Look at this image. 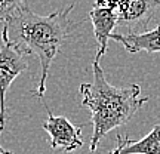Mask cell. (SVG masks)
I'll return each mask as SVG.
<instances>
[{
	"label": "cell",
	"instance_id": "1",
	"mask_svg": "<svg viewBox=\"0 0 160 154\" xmlns=\"http://www.w3.org/2000/svg\"><path fill=\"white\" fill-rule=\"evenodd\" d=\"M73 9L74 3L51 12L49 15H37L28 5H24L3 24L2 39L8 40L15 49L27 57L34 55L39 59L40 79L34 95L40 99L46 92V82L53 59L77 25L70 19V12Z\"/></svg>",
	"mask_w": 160,
	"mask_h": 154
},
{
	"label": "cell",
	"instance_id": "2",
	"mask_svg": "<svg viewBox=\"0 0 160 154\" xmlns=\"http://www.w3.org/2000/svg\"><path fill=\"white\" fill-rule=\"evenodd\" d=\"M93 80L91 83H82L79 92L82 95V105L89 110L93 126L89 148L93 153L108 132L126 125L137 114L148 97L141 95V86L132 83L128 86H113L105 79L102 67L98 61L92 62Z\"/></svg>",
	"mask_w": 160,
	"mask_h": 154
},
{
	"label": "cell",
	"instance_id": "3",
	"mask_svg": "<svg viewBox=\"0 0 160 154\" xmlns=\"http://www.w3.org/2000/svg\"><path fill=\"white\" fill-rule=\"evenodd\" d=\"M0 49V125H6V93L12 82L30 67L28 57L15 49L8 40L2 39Z\"/></svg>",
	"mask_w": 160,
	"mask_h": 154
},
{
	"label": "cell",
	"instance_id": "4",
	"mask_svg": "<svg viewBox=\"0 0 160 154\" xmlns=\"http://www.w3.org/2000/svg\"><path fill=\"white\" fill-rule=\"evenodd\" d=\"M46 107V105H45ZM48 119L42 123V127L49 135V145L52 150H62L65 153H73L83 147L82 129L83 126H76L65 116L52 114L49 107H46Z\"/></svg>",
	"mask_w": 160,
	"mask_h": 154
},
{
	"label": "cell",
	"instance_id": "5",
	"mask_svg": "<svg viewBox=\"0 0 160 154\" xmlns=\"http://www.w3.org/2000/svg\"><path fill=\"white\" fill-rule=\"evenodd\" d=\"M160 0H128L117 11V25H126L132 30L144 28L154 18Z\"/></svg>",
	"mask_w": 160,
	"mask_h": 154
},
{
	"label": "cell",
	"instance_id": "6",
	"mask_svg": "<svg viewBox=\"0 0 160 154\" xmlns=\"http://www.w3.org/2000/svg\"><path fill=\"white\" fill-rule=\"evenodd\" d=\"M89 19L93 27V34L97 40V55L93 61H98L105 55L108 49V40L113 34L114 28L117 27V12L111 9H104V7H92L89 12Z\"/></svg>",
	"mask_w": 160,
	"mask_h": 154
},
{
	"label": "cell",
	"instance_id": "7",
	"mask_svg": "<svg viewBox=\"0 0 160 154\" xmlns=\"http://www.w3.org/2000/svg\"><path fill=\"white\" fill-rule=\"evenodd\" d=\"M110 39L123 45V47L129 53H137L142 51L148 53L160 52V24L156 28L145 33H128V34L113 33Z\"/></svg>",
	"mask_w": 160,
	"mask_h": 154
},
{
	"label": "cell",
	"instance_id": "8",
	"mask_svg": "<svg viewBox=\"0 0 160 154\" xmlns=\"http://www.w3.org/2000/svg\"><path fill=\"white\" fill-rule=\"evenodd\" d=\"M108 154H160V125H156L148 135L141 139L117 137V145Z\"/></svg>",
	"mask_w": 160,
	"mask_h": 154
},
{
	"label": "cell",
	"instance_id": "9",
	"mask_svg": "<svg viewBox=\"0 0 160 154\" xmlns=\"http://www.w3.org/2000/svg\"><path fill=\"white\" fill-rule=\"evenodd\" d=\"M24 5H27L25 0H0V24H5Z\"/></svg>",
	"mask_w": 160,
	"mask_h": 154
},
{
	"label": "cell",
	"instance_id": "10",
	"mask_svg": "<svg viewBox=\"0 0 160 154\" xmlns=\"http://www.w3.org/2000/svg\"><path fill=\"white\" fill-rule=\"evenodd\" d=\"M128 0H95V7H104V9H111V11H119Z\"/></svg>",
	"mask_w": 160,
	"mask_h": 154
},
{
	"label": "cell",
	"instance_id": "11",
	"mask_svg": "<svg viewBox=\"0 0 160 154\" xmlns=\"http://www.w3.org/2000/svg\"><path fill=\"white\" fill-rule=\"evenodd\" d=\"M3 129H5V126H2V125H0V135H2V132H3ZM6 151H8V150H5L3 147H2V144H0V154H6Z\"/></svg>",
	"mask_w": 160,
	"mask_h": 154
},
{
	"label": "cell",
	"instance_id": "12",
	"mask_svg": "<svg viewBox=\"0 0 160 154\" xmlns=\"http://www.w3.org/2000/svg\"><path fill=\"white\" fill-rule=\"evenodd\" d=\"M6 154H13V153H11V151H6Z\"/></svg>",
	"mask_w": 160,
	"mask_h": 154
}]
</instances>
